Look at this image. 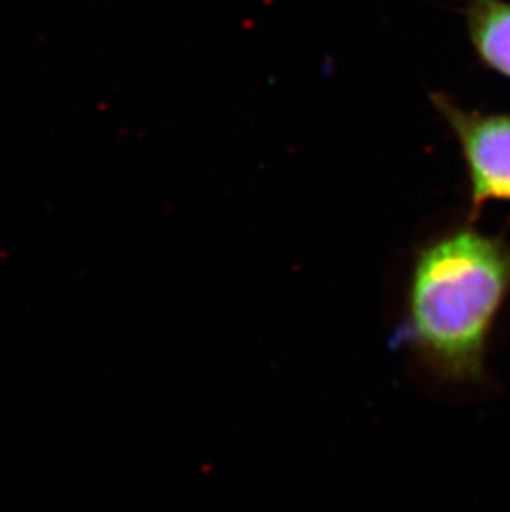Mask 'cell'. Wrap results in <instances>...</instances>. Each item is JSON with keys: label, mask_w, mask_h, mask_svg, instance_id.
<instances>
[{"label": "cell", "mask_w": 510, "mask_h": 512, "mask_svg": "<svg viewBox=\"0 0 510 512\" xmlns=\"http://www.w3.org/2000/svg\"><path fill=\"white\" fill-rule=\"evenodd\" d=\"M510 294V247L462 226L426 242L409 269L405 314L390 337L443 382H481L487 343Z\"/></svg>", "instance_id": "6da1fadb"}, {"label": "cell", "mask_w": 510, "mask_h": 512, "mask_svg": "<svg viewBox=\"0 0 510 512\" xmlns=\"http://www.w3.org/2000/svg\"><path fill=\"white\" fill-rule=\"evenodd\" d=\"M467 35L472 49L492 72L510 80V4L504 0H466Z\"/></svg>", "instance_id": "3957f363"}, {"label": "cell", "mask_w": 510, "mask_h": 512, "mask_svg": "<svg viewBox=\"0 0 510 512\" xmlns=\"http://www.w3.org/2000/svg\"><path fill=\"white\" fill-rule=\"evenodd\" d=\"M436 112L453 131L469 178L471 213L489 203H510V113L464 110L444 95H429Z\"/></svg>", "instance_id": "7a4b0ae2"}]
</instances>
